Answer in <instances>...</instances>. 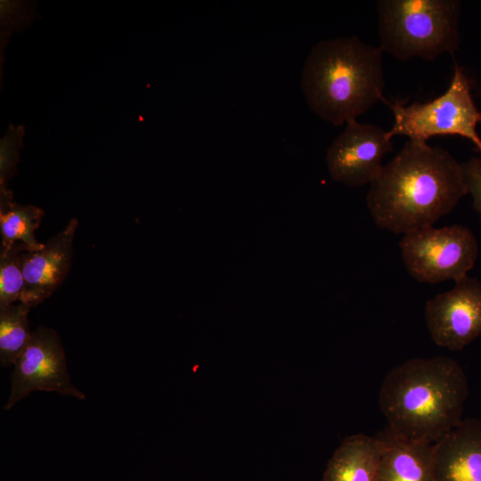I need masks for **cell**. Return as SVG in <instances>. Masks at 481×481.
Listing matches in <instances>:
<instances>
[{
    "label": "cell",
    "mask_w": 481,
    "mask_h": 481,
    "mask_svg": "<svg viewBox=\"0 0 481 481\" xmlns=\"http://www.w3.org/2000/svg\"><path fill=\"white\" fill-rule=\"evenodd\" d=\"M436 481H481V420L466 419L433 444Z\"/></svg>",
    "instance_id": "11"
},
{
    "label": "cell",
    "mask_w": 481,
    "mask_h": 481,
    "mask_svg": "<svg viewBox=\"0 0 481 481\" xmlns=\"http://www.w3.org/2000/svg\"><path fill=\"white\" fill-rule=\"evenodd\" d=\"M25 127L10 124L0 140V188H7L8 181L17 173Z\"/></svg>",
    "instance_id": "18"
},
{
    "label": "cell",
    "mask_w": 481,
    "mask_h": 481,
    "mask_svg": "<svg viewBox=\"0 0 481 481\" xmlns=\"http://www.w3.org/2000/svg\"><path fill=\"white\" fill-rule=\"evenodd\" d=\"M22 251L28 249L21 243L0 248V307L21 302L25 285L20 261Z\"/></svg>",
    "instance_id": "16"
},
{
    "label": "cell",
    "mask_w": 481,
    "mask_h": 481,
    "mask_svg": "<svg viewBox=\"0 0 481 481\" xmlns=\"http://www.w3.org/2000/svg\"><path fill=\"white\" fill-rule=\"evenodd\" d=\"M383 449L379 434L346 437L329 460L322 481H378Z\"/></svg>",
    "instance_id": "13"
},
{
    "label": "cell",
    "mask_w": 481,
    "mask_h": 481,
    "mask_svg": "<svg viewBox=\"0 0 481 481\" xmlns=\"http://www.w3.org/2000/svg\"><path fill=\"white\" fill-rule=\"evenodd\" d=\"M424 314L428 333L437 346L461 350L481 336V281L466 276L428 299Z\"/></svg>",
    "instance_id": "8"
},
{
    "label": "cell",
    "mask_w": 481,
    "mask_h": 481,
    "mask_svg": "<svg viewBox=\"0 0 481 481\" xmlns=\"http://www.w3.org/2000/svg\"><path fill=\"white\" fill-rule=\"evenodd\" d=\"M468 394L466 374L454 359L412 358L385 376L379 405L393 434L434 444L461 422Z\"/></svg>",
    "instance_id": "2"
},
{
    "label": "cell",
    "mask_w": 481,
    "mask_h": 481,
    "mask_svg": "<svg viewBox=\"0 0 481 481\" xmlns=\"http://www.w3.org/2000/svg\"><path fill=\"white\" fill-rule=\"evenodd\" d=\"M37 2L32 1H0V78L2 81L4 51L10 36L15 31H22L30 25L35 18Z\"/></svg>",
    "instance_id": "17"
},
{
    "label": "cell",
    "mask_w": 481,
    "mask_h": 481,
    "mask_svg": "<svg viewBox=\"0 0 481 481\" xmlns=\"http://www.w3.org/2000/svg\"><path fill=\"white\" fill-rule=\"evenodd\" d=\"M45 212L34 205H21L12 200L10 189L0 188L1 249H10L16 243L25 245L28 251L43 247L35 231L40 226Z\"/></svg>",
    "instance_id": "14"
},
{
    "label": "cell",
    "mask_w": 481,
    "mask_h": 481,
    "mask_svg": "<svg viewBox=\"0 0 481 481\" xmlns=\"http://www.w3.org/2000/svg\"><path fill=\"white\" fill-rule=\"evenodd\" d=\"M468 193L473 199V208L481 220V156L461 163Z\"/></svg>",
    "instance_id": "19"
},
{
    "label": "cell",
    "mask_w": 481,
    "mask_h": 481,
    "mask_svg": "<svg viewBox=\"0 0 481 481\" xmlns=\"http://www.w3.org/2000/svg\"><path fill=\"white\" fill-rule=\"evenodd\" d=\"M300 85L313 112L346 124L385 101L382 51L356 36L321 40L306 59Z\"/></svg>",
    "instance_id": "3"
},
{
    "label": "cell",
    "mask_w": 481,
    "mask_h": 481,
    "mask_svg": "<svg viewBox=\"0 0 481 481\" xmlns=\"http://www.w3.org/2000/svg\"><path fill=\"white\" fill-rule=\"evenodd\" d=\"M404 265L419 282H455L468 276L478 257L473 232L461 224L427 226L404 234L399 243Z\"/></svg>",
    "instance_id": "6"
},
{
    "label": "cell",
    "mask_w": 481,
    "mask_h": 481,
    "mask_svg": "<svg viewBox=\"0 0 481 481\" xmlns=\"http://www.w3.org/2000/svg\"><path fill=\"white\" fill-rule=\"evenodd\" d=\"M56 392L63 395L86 398L70 381L61 340L50 328L38 327L14 363L11 373V392L4 410L34 391Z\"/></svg>",
    "instance_id": "7"
},
{
    "label": "cell",
    "mask_w": 481,
    "mask_h": 481,
    "mask_svg": "<svg viewBox=\"0 0 481 481\" xmlns=\"http://www.w3.org/2000/svg\"><path fill=\"white\" fill-rule=\"evenodd\" d=\"M392 151V138L382 127L356 119L346 123L343 132L327 150L330 177L351 187L371 183L383 168L382 159Z\"/></svg>",
    "instance_id": "9"
},
{
    "label": "cell",
    "mask_w": 481,
    "mask_h": 481,
    "mask_svg": "<svg viewBox=\"0 0 481 481\" xmlns=\"http://www.w3.org/2000/svg\"><path fill=\"white\" fill-rule=\"evenodd\" d=\"M77 225V218L72 217L42 248L20 253L25 282L22 303L34 307L61 286L70 269Z\"/></svg>",
    "instance_id": "10"
},
{
    "label": "cell",
    "mask_w": 481,
    "mask_h": 481,
    "mask_svg": "<svg viewBox=\"0 0 481 481\" xmlns=\"http://www.w3.org/2000/svg\"><path fill=\"white\" fill-rule=\"evenodd\" d=\"M467 194L462 166L448 151L409 140L370 183L366 204L379 228L404 235L434 225Z\"/></svg>",
    "instance_id": "1"
},
{
    "label": "cell",
    "mask_w": 481,
    "mask_h": 481,
    "mask_svg": "<svg viewBox=\"0 0 481 481\" xmlns=\"http://www.w3.org/2000/svg\"><path fill=\"white\" fill-rule=\"evenodd\" d=\"M30 308L22 302L0 307V363L3 367L14 365L30 339L32 332L28 321Z\"/></svg>",
    "instance_id": "15"
},
{
    "label": "cell",
    "mask_w": 481,
    "mask_h": 481,
    "mask_svg": "<svg viewBox=\"0 0 481 481\" xmlns=\"http://www.w3.org/2000/svg\"><path fill=\"white\" fill-rule=\"evenodd\" d=\"M379 435L384 449L378 481H436L433 444L398 436L387 428Z\"/></svg>",
    "instance_id": "12"
},
{
    "label": "cell",
    "mask_w": 481,
    "mask_h": 481,
    "mask_svg": "<svg viewBox=\"0 0 481 481\" xmlns=\"http://www.w3.org/2000/svg\"><path fill=\"white\" fill-rule=\"evenodd\" d=\"M387 103L394 115L393 126L387 130L390 138L404 135L410 141L427 143L435 135H460L481 154V137L477 131L481 111L473 101L469 78L456 62L448 88L434 100L409 105Z\"/></svg>",
    "instance_id": "5"
},
{
    "label": "cell",
    "mask_w": 481,
    "mask_h": 481,
    "mask_svg": "<svg viewBox=\"0 0 481 481\" xmlns=\"http://www.w3.org/2000/svg\"><path fill=\"white\" fill-rule=\"evenodd\" d=\"M376 6L382 53L400 61H432L458 50L460 1L379 0Z\"/></svg>",
    "instance_id": "4"
}]
</instances>
